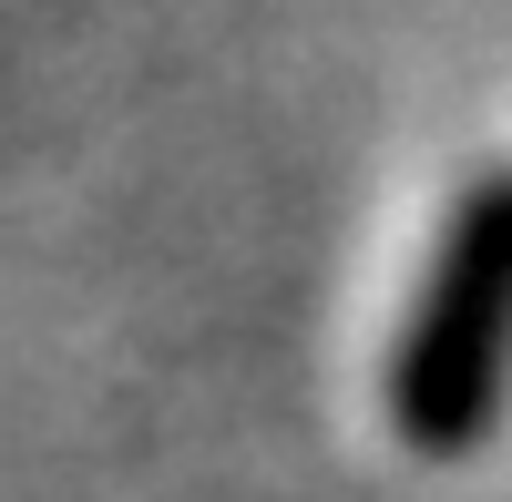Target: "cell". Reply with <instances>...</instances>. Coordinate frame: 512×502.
I'll list each match as a JSON object with an SVG mask.
<instances>
[{"label": "cell", "mask_w": 512, "mask_h": 502, "mask_svg": "<svg viewBox=\"0 0 512 502\" xmlns=\"http://www.w3.org/2000/svg\"><path fill=\"white\" fill-rule=\"evenodd\" d=\"M502 380H512V164L472 175L441 216V246L390 328V421L410 451L451 462L492 431Z\"/></svg>", "instance_id": "1"}]
</instances>
